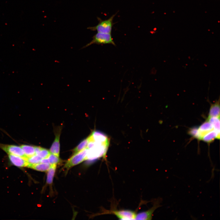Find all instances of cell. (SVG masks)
I'll use <instances>...</instances> for the list:
<instances>
[{
	"label": "cell",
	"mask_w": 220,
	"mask_h": 220,
	"mask_svg": "<svg viewBox=\"0 0 220 220\" xmlns=\"http://www.w3.org/2000/svg\"><path fill=\"white\" fill-rule=\"evenodd\" d=\"M86 147L88 152L86 160H93L105 157L109 145L108 136L98 131H93L88 137Z\"/></svg>",
	"instance_id": "obj_1"
},
{
	"label": "cell",
	"mask_w": 220,
	"mask_h": 220,
	"mask_svg": "<svg viewBox=\"0 0 220 220\" xmlns=\"http://www.w3.org/2000/svg\"><path fill=\"white\" fill-rule=\"evenodd\" d=\"M117 13L113 15L109 18L102 20L97 17L98 23L95 26L88 28V29L92 31H97V32L104 33H111L112 28L114 24L113 20Z\"/></svg>",
	"instance_id": "obj_2"
},
{
	"label": "cell",
	"mask_w": 220,
	"mask_h": 220,
	"mask_svg": "<svg viewBox=\"0 0 220 220\" xmlns=\"http://www.w3.org/2000/svg\"><path fill=\"white\" fill-rule=\"evenodd\" d=\"M112 44L115 46L111 33H104L97 32L92 37V40L82 48L86 47L93 44Z\"/></svg>",
	"instance_id": "obj_3"
},
{
	"label": "cell",
	"mask_w": 220,
	"mask_h": 220,
	"mask_svg": "<svg viewBox=\"0 0 220 220\" xmlns=\"http://www.w3.org/2000/svg\"><path fill=\"white\" fill-rule=\"evenodd\" d=\"M88 150V149L86 148L74 154L67 161L64 167L68 170L72 167L86 160Z\"/></svg>",
	"instance_id": "obj_4"
},
{
	"label": "cell",
	"mask_w": 220,
	"mask_h": 220,
	"mask_svg": "<svg viewBox=\"0 0 220 220\" xmlns=\"http://www.w3.org/2000/svg\"><path fill=\"white\" fill-rule=\"evenodd\" d=\"M162 199L159 197L153 200L152 207L147 211H145L136 215L135 219L137 220H151L153 214L157 208L162 206L160 203L162 201Z\"/></svg>",
	"instance_id": "obj_5"
},
{
	"label": "cell",
	"mask_w": 220,
	"mask_h": 220,
	"mask_svg": "<svg viewBox=\"0 0 220 220\" xmlns=\"http://www.w3.org/2000/svg\"><path fill=\"white\" fill-rule=\"evenodd\" d=\"M104 213L113 214L121 220L135 219L137 215L134 211L127 210L106 211Z\"/></svg>",
	"instance_id": "obj_6"
},
{
	"label": "cell",
	"mask_w": 220,
	"mask_h": 220,
	"mask_svg": "<svg viewBox=\"0 0 220 220\" xmlns=\"http://www.w3.org/2000/svg\"><path fill=\"white\" fill-rule=\"evenodd\" d=\"M0 148L9 154L20 156L26 159L27 157L20 146L14 145H0Z\"/></svg>",
	"instance_id": "obj_7"
},
{
	"label": "cell",
	"mask_w": 220,
	"mask_h": 220,
	"mask_svg": "<svg viewBox=\"0 0 220 220\" xmlns=\"http://www.w3.org/2000/svg\"><path fill=\"white\" fill-rule=\"evenodd\" d=\"M11 162L14 165L19 167H28V163L25 158L11 154H9Z\"/></svg>",
	"instance_id": "obj_8"
},
{
	"label": "cell",
	"mask_w": 220,
	"mask_h": 220,
	"mask_svg": "<svg viewBox=\"0 0 220 220\" xmlns=\"http://www.w3.org/2000/svg\"><path fill=\"white\" fill-rule=\"evenodd\" d=\"M61 132V130H60L56 133L55 138L50 150L51 153L58 157H59L60 153V138Z\"/></svg>",
	"instance_id": "obj_9"
},
{
	"label": "cell",
	"mask_w": 220,
	"mask_h": 220,
	"mask_svg": "<svg viewBox=\"0 0 220 220\" xmlns=\"http://www.w3.org/2000/svg\"><path fill=\"white\" fill-rule=\"evenodd\" d=\"M219 138L220 131L214 129L204 135L201 140L207 143H210L215 139H219Z\"/></svg>",
	"instance_id": "obj_10"
},
{
	"label": "cell",
	"mask_w": 220,
	"mask_h": 220,
	"mask_svg": "<svg viewBox=\"0 0 220 220\" xmlns=\"http://www.w3.org/2000/svg\"><path fill=\"white\" fill-rule=\"evenodd\" d=\"M198 128L201 139L206 134L214 129L212 125L207 120H206Z\"/></svg>",
	"instance_id": "obj_11"
},
{
	"label": "cell",
	"mask_w": 220,
	"mask_h": 220,
	"mask_svg": "<svg viewBox=\"0 0 220 220\" xmlns=\"http://www.w3.org/2000/svg\"><path fill=\"white\" fill-rule=\"evenodd\" d=\"M220 117L219 98L210 107L208 117Z\"/></svg>",
	"instance_id": "obj_12"
},
{
	"label": "cell",
	"mask_w": 220,
	"mask_h": 220,
	"mask_svg": "<svg viewBox=\"0 0 220 220\" xmlns=\"http://www.w3.org/2000/svg\"><path fill=\"white\" fill-rule=\"evenodd\" d=\"M35 154L42 159L47 158L51 153L50 151L39 146H34Z\"/></svg>",
	"instance_id": "obj_13"
},
{
	"label": "cell",
	"mask_w": 220,
	"mask_h": 220,
	"mask_svg": "<svg viewBox=\"0 0 220 220\" xmlns=\"http://www.w3.org/2000/svg\"><path fill=\"white\" fill-rule=\"evenodd\" d=\"M51 166V165L49 163H40L32 165L30 168L37 171L45 172L48 170Z\"/></svg>",
	"instance_id": "obj_14"
},
{
	"label": "cell",
	"mask_w": 220,
	"mask_h": 220,
	"mask_svg": "<svg viewBox=\"0 0 220 220\" xmlns=\"http://www.w3.org/2000/svg\"><path fill=\"white\" fill-rule=\"evenodd\" d=\"M20 147L23 149L27 158L35 155L34 146L23 145H21Z\"/></svg>",
	"instance_id": "obj_15"
},
{
	"label": "cell",
	"mask_w": 220,
	"mask_h": 220,
	"mask_svg": "<svg viewBox=\"0 0 220 220\" xmlns=\"http://www.w3.org/2000/svg\"><path fill=\"white\" fill-rule=\"evenodd\" d=\"M56 168V164H52L47 171L46 182L48 184H51L52 183Z\"/></svg>",
	"instance_id": "obj_16"
},
{
	"label": "cell",
	"mask_w": 220,
	"mask_h": 220,
	"mask_svg": "<svg viewBox=\"0 0 220 220\" xmlns=\"http://www.w3.org/2000/svg\"><path fill=\"white\" fill-rule=\"evenodd\" d=\"M42 159L38 156L34 155L27 158L26 159L28 163V167H30L33 165L40 163Z\"/></svg>",
	"instance_id": "obj_17"
},
{
	"label": "cell",
	"mask_w": 220,
	"mask_h": 220,
	"mask_svg": "<svg viewBox=\"0 0 220 220\" xmlns=\"http://www.w3.org/2000/svg\"><path fill=\"white\" fill-rule=\"evenodd\" d=\"M206 120L212 125L214 130L220 131V117H207Z\"/></svg>",
	"instance_id": "obj_18"
},
{
	"label": "cell",
	"mask_w": 220,
	"mask_h": 220,
	"mask_svg": "<svg viewBox=\"0 0 220 220\" xmlns=\"http://www.w3.org/2000/svg\"><path fill=\"white\" fill-rule=\"evenodd\" d=\"M88 142V137L82 141L73 150V154H75L86 148Z\"/></svg>",
	"instance_id": "obj_19"
},
{
	"label": "cell",
	"mask_w": 220,
	"mask_h": 220,
	"mask_svg": "<svg viewBox=\"0 0 220 220\" xmlns=\"http://www.w3.org/2000/svg\"><path fill=\"white\" fill-rule=\"evenodd\" d=\"M188 134L197 139L201 140L198 127H194L190 128L188 131Z\"/></svg>",
	"instance_id": "obj_20"
},
{
	"label": "cell",
	"mask_w": 220,
	"mask_h": 220,
	"mask_svg": "<svg viewBox=\"0 0 220 220\" xmlns=\"http://www.w3.org/2000/svg\"><path fill=\"white\" fill-rule=\"evenodd\" d=\"M58 157L53 154L50 153L47 158L49 163L51 165L58 164L60 161V159Z\"/></svg>",
	"instance_id": "obj_21"
}]
</instances>
